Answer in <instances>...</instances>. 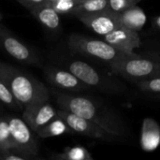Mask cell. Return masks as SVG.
Segmentation results:
<instances>
[{
	"instance_id": "cell-25",
	"label": "cell",
	"mask_w": 160,
	"mask_h": 160,
	"mask_svg": "<svg viewBox=\"0 0 160 160\" xmlns=\"http://www.w3.org/2000/svg\"><path fill=\"white\" fill-rule=\"evenodd\" d=\"M145 56L160 62V51H149L145 53Z\"/></svg>"
},
{
	"instance_id": "cell-1",
	"label": "cell",
	"mask_w": 160,
	"mask_h": 160,
	"mask_svg": "<svg viewBox=\"0 0 160 160\" xmlns=\"http://www.w3.org/2000/svg\"><path fill=\"white\" fill-rule=\"evenodd\" d=\"M52 93L60 109L97 124L119 139L131 135L130 129L121 114L101 99L58 90H52Z\"/></svg>"
},
{
	"instance_id": "cell-5",
	"label": "cell",
	"mask_w": 160,
	"mask_h": 160,
	"mask_svg": "<svg viewBox=\"0 0 160 160\" xmlns=\"http://www.w3.org/2000/svg\"><path fill=\"white\" fill-rule=\"evenodd\" d=\"M68 45L71 52L98 59L106 63L109 67L127 55L105 40L92 38L79 34L70 35Z\"/></svg>"
},
{
	"instance_id": "cell-20",
	"label": "cell",
	"mask_w": 160,
	"mask_h": 160,
	"mask_svg": "<svg viewBox=\"0 0 160 160\" xmlns=\"http://www.w3.org/2000/svg\"><path fill=\"white\" fill-rule=\"evenodd\" d=\"M0 102L5 104L6 106L10 107L11 109L19 110L22 106L18 102L8 86L0 79Z\"/></svg>"
},
{
	"instance_id": "cell-10",
	"label": "cell",
	"mask_w": 160,
	"mask_h": 160,
	"mask_svg": "<svg viewBox=\"0 0 160 160\" xmlns=\"http://www.w3.org/2000/svg\"><path fill=\"white\" fill-rule=\"evenodd\" d=\"M57 116V111L48 102H36L25 105L22 118L34 131L38 132L42 127Z\"/></svg>"
},
{
	"instance_id": "cell-24",
	"label": "cell",
	"mask_w": 160,
	"mask_h": 160,
	"mask_svg": "<svg viewBox=\"0 0 160 160\" xmlns=\"http://www.w3.org/2000/svg\"><path fill=\"white\" fill-rule=\"evenodd\" d=\"M47 5L53 8L58 13H69L77 3L74 0H56Z\"/></svg>"
},
{
	"instance_id": "cell-22",
	"label": "cell",
	"mask_w": 160,
	"mask_h": 160,
	"mask_svg": "<svg viewBox=\"0 0 160 160\" xmlns=\"http://www.w3.org/2000/svg\"><path fill=\"white\" fill-rule=\"evenodd\" d=\"M136 84L138 88L143 93L160 95V77L137 82Z\"/></svg>"
},
{
	"instance_id": "cell-28",
	"label": "cell",
	"mask_w": 160,
	"mask_h": 160,
	"mask_svg": "<svg viewBox=\"0 0 160 160\" xmlns=\"http://www.w3.org/2000/svg\"><path fill=\"white\" fill-rule=\"evenodd\" d=\"M53 1H56V0H45V3H46V4H50V3H52V2H53Z\"/></svg>"
},
{
	"instance_id": "cell-2",
	"label": "cell",
	"mask_w": 160,
	"mask_h": 160,
	"mask_svg": "<svg viewBox=\"0 0 160 160\" xmlns=\"http://www.w3.org/2000/svg\"><path fill=\"white\" fill-rule=\"evenodd\" d=\"M0 79L8 86L22 107L31 103L49 101L50 92L40 81L2 61Z\"/></svg>"
},
{
	"instance_id": "cell-13",
	"label": "cell",
	"mask_w": 160,
	"mask_h": 160,
	"mask_svg": "<svg viewBox=\"0 0 160 160\" xmlns=\"http://www.w3.org/2000/svg\"><path fill=\"white\" fill-rule=\"evenodd\" d=\"M32 15L48 30L56 31L60 28L61 20L59 13L45 2L29 8Z\"/></svg>"
},
{
	"instance_id": "cell-29",
	"label": "cell",
	"mask_w": 160,
	"mask_h": 160,
	"mask_svg": "<svg viewBox=\"0 0 160 160\" xmlns=\"http://www.w3.org/2000/svg\"><path fill=\"white\" fill-rule=\"evenodd\" d=\"M77 4H79V3H81V2H83V1H86V0H74Z\"/></svg>"
},
{
	"instance_id": "cell-16",
	"label": "cell",
	"mask_w": 160,
	"mask_h": 160,
	"mask_svg": "<svg viewBox=\"0 0 160 160\" xmlns=\"http://www.w3.org/2000/svg\"><path fill=\"white\" fill-rule=\"evenodd\" d=\"M69 130H71V129L68 128V126L66 124V122L60 116L57 115L52 120H51L49 123H47L44 127H42L37 132V134L39 138L47 139V138L63 135L64 133H67Z\"/></svg>"
},
{
	"instance_id": "cell-15",
	"label": "cell",
	"mask_w": 160,
	"mask_h": 160,
	"mask_svg": "<svg viewBox=\"0 0 160 160\" xmlns=\"http://www.w3.org/2000/svg\"><path fill=\"white\" fill-rule=\"evenodd\" d=\"M117 15L122 26L137 32L144 26L147 21L145 12L137 5L129 7L126 10L117 13Z\"/></svg>"
},
{
	"instance_id": "cell-12",
	"label": "cell",
	"mask_w": 160,
	"mask_h": 160,
	"mask_svg": "<svg viewBox=\"0 0 160 160\" xmlns=\"http://www.w3.org/2000/svg\"><path fill=\"white\" fill-rule=\"evenodd\" d=\"M104 40L125 54L131 56L137 55V53L134 52V50L141 46L139 32L128 29L124 26H120L105 35Z\"/></svg>"
},
{
	"instance_id": "cell-26",
	"label": "cell",
	"mask_w": 160,
	"mask_h": 160,
	"mask_svg": "<svg viewBox=\"0 0 160 160\" xmlns=\"http://www.w3.org/2000/svg\"><path fill=\"white\" fill-rule=\"evenodd\" d=\"M153 26L155 28H158V29H160V15L158 16H156L153 18Z\"/></svg>"
},
{
	"instance_id": "cell-6",
	"label": "cell",
	"mask_w": 160,
	"mask_h": 160,
	"mask_svg": "<svg viewBox=\"0 0 160 160\" xmlns=\"http://www.w3.org/2000/svg\"><path fill=\"white\" fill-rule=\"evenodd\" d=\"M57 115L66 122V124L72 131L79 134L102 142H116L119 140V138L107 132L97 124L70 112L59 109L57 111Z\"/></svg>"
},
{
	"instance_id": "cell-7",
	"label": "cell",
	"mask_w": 160,
	"mask_h": 160,
	"mask_svg": "<svg viewBox=\"0 0 160 160\" xmlns=\"http://www.w3.org/2000/svg\"><path fill=\"white\" fill-rule=\"evenodd\" d=\"M0 48L17 61L26 65H39V57L35 52L18 39L6 26L0 24Z\"/></svg>"
},
{
	"instance_id": "cell-8",
	"label": "cell",
	"mask_w": 160,
	"mask_h": 160,
	"mask_svg": "<svg viewBox=\"0 0 160 160\" xmlns=\"http://www.w3.org/2000/svg\"><path fill=\"white\" fill-rule=\"evenodd\" d=\"M11 138L15 148L38 157V144L33 135V130L22 118L7 115Z\"/></svg>"
},
{
	"instance_id": "cell-9",
	"label": "cell",
	"mask_w": 160,
	"mask_h": 160,
	"mask_svg": "<svg viewBox=\"0 0 160 160\" xmlns=\"http://www.w3.org/2000/svg\"><path fill=\"white\" fill-rule=\"evenodd\" d=\"M75 17L85 26L101 36H105L122 26L117 13L112 12L109 9L95 13L79 14Z\"/></svg>"
},
{
	"instance_id": "cell-32",
	"label": "cell",
	"mask_w": 160,
	"mask_h": 160,
	"mask_svg": "<svg viewBox=\"0 0 160 160\" xmlns=\"http://www.w3.org/2000/svg\"><path fill=\"white\" fill-rule=\"evenodd\" d=\"M158 96H159V98H160V95H158Z\"/></svg>"
},
{
	"instance_id": "cell-17",
	"label": "cell",
	"mask_w": 160,
	"mask_h": 160,
	"mask_svg": "<svg viewBox=\"0 0 160 160\" xmlns=\"http://www.w3.org/2000/svg\"><path fill=\"white\" fill-rule=\"evenodd\" d=\"M50 158L53 160H93V157L84 147L75 146L66 148L62 153H54Z\"/></svg>"
},
{
	"instance_id": "cell-31",
	"label": "cell",
	"mask_w": 160,
	"mask_h": 160,
	"mask_svg": "<svg viewBox=\"0 0 160 160\" xmlns=\"http://www.w3.org/2000/svg\"><path fill=\"white\" fill-rule=\"evenodd\" d=\"M140 1H142V0H138V2H140Z\"/></svg>"
},
{
	"instance_id": "cell-19",
	"label": "cell",
	"mask_w": 160,
	"mask_h": 160,
	"mask_svg": "<svg viewBox=\"0 0 160 160\" xmlns=\"http://www.w3.org/2000/svg\"><path fill=\"white\" fill-rule=\"evenodd\" d=\"M11 148H15V146L11 138L7 115L0 116V152Z\"/></svg>"
},
{
	"instance_id": "cell-4",
	"label": "cell",
	"mask_w": 160,
	"mask_h": 160,
	"mask_svg": "<svg viewBox=\"0 0 160 160\" xmlns=\"http://www.w3.org/2000/svg\"><path fill=\"white\" fill-rule=\"evenodd\" d=\"M111 70L130 82H137L160 77V62L142 55H125L110 66Z\"/></svg>"
},
{
	"instance_id": "cell-27",
	"label": "cell",
	"mask_w": 160,
	"mask_h": 160,
	"mask_svg": "<svg viewBox=\"0 0 160 160\" xmlns=\"http://www.w3.org/2000/svg\"><path fill=\"white\" fill-rule=\"evenodd\" d=\"M18 1H19L21 4H22L23 6H25V4H26V1H27V0H18Z\"/></svg>"
},
{
	"instance_id": "cell-11",
	"label": "cell",
	"mask_w": 160,
	"mask_h": 160,
	"mask_svg": "<svg viewBox=\"0 0 160 160\" xmlns=\"http://www.w3.org/2000/svg\"><path fill=\"white\" fill-rule=\"evenodd\" d=\"M44 74L47 82L59 89L70 92H82L91 88L80 81L68 69L66 70L53 66H48L44 68Z\"/></svg>"
},
{
	"instance_id": "cell-14",
	"label": "cell",
	"mask_w": 160,
	"mask_h": 160,
	"mask_svg": "<svg viewBox=\"0 0 160 160\" xmlns=\"http://www.w3.org/2000/svg\"><path fill=\"white\" fill-rule=\"evenodd\" d=\"M160 145V127L152 118H145L142 128L141 146L146 152H152Z\"/></svg>"
},
{
	"instance_id": "cell-3",
	"label": "cell",
	"mask_w": 160,
	"mask_h": 160,
	"mask_svg": "<svg viewBox=\"0 0 160 160\" xmlns=\"http://www.w3.org/2000/svg\"><path fill=\"white\" fill-rule=\"evenodd\" d=\"M66 66L71 73L91 88L112 95L125 94L128 91V88L120 81L97 69L86 62L72 60L67 62Z\"/></svg>"
},
{
	"instance_id": "cell-30",
	"label": "cell",
	"mask_w": 160,
	"mask_h": 160,
	"mask_svg": "<svg viewBox=\"0 0 160 160\" xmlns=\"http://www.w3.org/2000/svg\"><path fill=\"white\" fill-rule=\"evenodd\" d=\"M2 19H3V14H2V12L0 11V22L2 21Z\"/></svg>"
},
{
	"instance_id": "cell-21",
	"label": "cell",
	"mask_w": 160,
	"mask_h": 160,
	"mask_svg": "<svg viewBox=\"0 0 160 160\" xmlns=\"http://www.w3.org/2000/svg\"><path fill=\"white\" fill-rule=\"evenodd\" d=\"M38 158L39 157L33 156L18 148H11L0 152V160H33Z\"/></svg>"
},
{
	"instance_id": "cell-18",
	"label": "cell",
	"mask_w": 160,
	"mask_h": 160,
	"mask_svg": "<svg viewBox=\"0 0 160 160\" xmlns=\"http://www.w3.org/2000/svg\"><path fill=\"white\" fill-rule=\"evenodd\" d=\"M108 9V0H86L77 4L69 14L76 16L83 13H95Z\"/></svg>"
},
{
	"instance_id": "cell-23",
	"label": "cell",
	"mask_w": 160,
	"mask_h": 160,
	"mask_svg": "<svg viewBox=\"0 0 160 160\" xmlns=\"http://www.w3.org/2000/svg\"><path fill=\"white\" fill-rule=\"evenodd\" d=\"M138 3V0H108V9L114 13H120Z\"/></svg>"
}]
</instances>
